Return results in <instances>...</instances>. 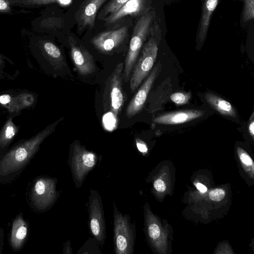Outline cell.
I'll list each match as a JSON object with an SVG mask.
<instances>
[{"label": "cell", "mask_w": 254, "mask_h": 254, "mask_svg": "<svg viewBox=\"0 0 254 254\" xmlns=\"http://www.w3.org/2000/svg\"><path fill=\"white\" fill-rule=\"evenodd\" d=\"M128 0H111L99 12L98 18L103 20L118 11Z\"/></svg>", "instance_id": "21"}, {"label": "cell", "mask_w": 254, "mask_h": 254, "mask_svg": "<svg viewBox=\"0 0 254 254\" xmlns=\"http://www.w3.org/2000/svg\"><path fill=\"white\" fill-rule=\"evenodd\" d=\"M128 27L125 24L103 31L91 39V42L100 52L109 53L120 46L127 38Z\"/></svg>", "instance_id": "10"}, {"label": "cell", "mask_w": 254, "mask_h": 254, "mask_svg": "<svg viewBox=\"0 0 254 254\" xmlns=\"http://www.w3.org/2000/svg\"><path fill=\"white\" fill-rule=\"evenodd\" d=\"M195 186L197 189L199 190L201 192L205 193L207 190V188L204 185L200 183H196L195 184Z\"/></svg>", "instance_id": "33"}, {"label": "cell", "mask_w": 254, "mask_h": 254, "mask_svg": "<svg viewBox=\"0 0 254 254\" xmlns=\"http://www.w3.org/2000/svg\"><path fill=\"white\" fill-rule=\"evenodd\" d=\"M155 18V11L149 10L139 17L135 24L124 64L123 79L126 82L129 81L132 69L149 35Z\"/></svg>", "instance_id": "2"}, {"label": "cell", "mask_w": 254, "mask_h": 254, "mask_svg": "<svg viewBox=\"0 0 254 254\" xmlns=\"http://www.w3.org/2000/svg\"><path fill=\"white\" fill-rule=\"evenodd\" d=\"M99 246L95 238H89L77 254H101Z\"/></svg>", "instance_id": "23"}, {"label": "cell", "mask_w": 254, "mask_h": 254, "mask_svg": "<svg viewBox=\"0 0 254 254\" xmlns=\"http://www.w3.org/2000/svg\"><path fill=\"white\" fill-rule=\"evenodd\" d=\"M113 205V243L116 254H132L135 239V226L130 217L123 214Z\"/></svg>", "instance_id": "4"}, {"label": "cell", "mask_w": 254, "mask_h": 254, "mask_svg": "<svg viewBox=\"0 0 254 254\" xmlns=\"http://www.w3.org/2000/svg\"><path fill=\"white\" fill-rule=\"evenodd\" d=\"M205 99L220 114L233 118L237 116L235 109L227 100L212 93H207L205 95Z\"/></svg>", "instance_id": "18"}, {"label": "cell", "mask_w": 254, "mask_h": 254, "mask_svg": "<svg viewBox=\"0 0 254 254\" xmlns=\"http://www.w3.org/2000/svg\"><path fill=\"white\" fill-rule=\"evenodd\" d=\"M72 253L70 242L68 240L64 244L63 254H71Z\"/></svg>", "instance_id": "32"}, {"label": "cell", "mask_w": 254, "mask_h": 254, "mask_svg": "<svg viewBox=\"0 0 254 254\" xmlns=\"http://www.w3.org/2000/svg\"><path fill=\"white\" fill-rule=\"evenodd\" d=\"M248 130L250 134L253 138L254 136V114L253 113L250 118V122L248 126Z\"/></svg>", "instance_id": "31"}, {"label": "cell", "mask_w": 254, "mask_h": 254, "mask_svg": "<svg viewBox=\"0 0 254 254\" xmlns=\"http://www.w3.org/2000/svg\"><path fill=\"white\" fill-rule=\"evenodd\" d=\"M123 63L118 64L108 77L103 93V107L117 119L126 100L123 88Z\"/></svg>", "instance_id": "5"}, {"label": "cell", "mask_w": 254, "mask_h": 254, "mask_svg": "<svg viewBox=\"0 0 254 254\" xmlns=\"http://www.w3.org/2000/svg\"><path fill=\"white\" fill-rule=\"evenodd\" d=\"M161 67L160 63H158L138 88L137 92L127 107L126 116L127 118H132L142 109L149 91L160 71Z\"/></svg>", "instance_id": "11"}, {"label": "cell", "mask_w": 254, "mask_h": 254, "mask_svg": "<svg viewBox=\"0 0 254 254\" xmlns=\"http://www.w3.org/2000/svg\"><path fill=\"white\" fill-rule=\"evenodd\" d=\"M135 143L138 150L142 153H146L148 151V148L145 143L139 138H136Z\"/></svg>", "instance_id": "29"}, {"label": "cell", "mask_w": 254, "mask_h": 254, "mask_svg": "<svg viewBox=\"0 0 254 254\" xmlns=\"http://www.w3.org/2000/svg\"><path fill=\"white\" fill-rule=\"evenodd\" d=\"M190 97V92H175L170 96L172 101L178 105L187 104L189 101Z\"/></svg>", "instance_id": "26"}, {"label": "cell", "mask_w": 254, "mask_h": 254, "mask_svg": "<svg viewBox=\"0 0 254 254\" xmlns=\"http://www.w3.org/2000/svg\"><path fill=\"white\" fill-rule=\"evenodd\" d=\"M243 19L247 22L254 18V0H243Z\"/></svg>", "instance_id": "25"}, {"label": "cell", "mask_w": 254, "mask_h": 254, "mask_svg": "<svg viewBox=\"0 0 254 254\" xmlns=\"http://www.w3.org/2000/svg\"><path fill=\"white\" fill-rule=\"evenodd\" d=\"M99 157L88 150L78 140L70 145L68 164L76 188H80L88 174L97 166Z\"/></svg>", "instance_id": "3"}, {"label": "cell", "mask_w": 254, "mask_h": 254, "mask_svg": "<svg viewBox=\"0 0 254 254\" xmlns=\"http://www.w3.org/2000/svg\"><path fill=\"white\" fill-rule=\"evenodd\" d=\"M27 233L25 222L21 216L14 221L11 229L10 242L15 249H19L23 244Z\"/></svg>", "instance_id": "19"}, {"label": "cell", "mask_w": 254, "mask_h": 254, "mask_svg": "<svg viewBox=\"0 0 254 254\" xmlns=\"http://www.w3.org/2000/svg\"><path fill=\"white\" fill-rule=\"evenodd\" d=\"M10 4L24 5L29 7L51 4L58 0H8Z\"/></svg>", "instance_id": "24"}, {"label": "cell", "mask_w": 254, "mask_h": 254, "mask_svg": "<svg viewBox=\"0 0 254 254\" xmlns=\"http://www.w3.org/2000/svg\"><path fill=\"white\" fill-rule=\"evenodd\" d=\"M1 118V114L0 113V123H1V121H0Z\"/></svg>", "instance_id": "34"}, {"label": "cell", "mask_w": 254, "mask_h": 254, "mask_svg": "<svg viewBox=\"0 0 254 254\" xmlns=\"http://www.w3.org/2000/svg\"><path fill=\"white\" fill-rule=\"evenodd\" d=\"M158 44L152 35L143 45L140 55L132 69L129 80L131 93H134L148 75L156 61Z\"/></svg>", "instance_id": "6"}, {"label": "cell", "mask_w": 254, "mask_h": 254, "mask_svg": "<svg viewBox=\"0 0 254 254\" xmlns=\"http://www.w3.org/2000/svg\"><path fill=\"white\" fill-rule=\"evenodd\" d=\"M15 66V64L10 59L0 54V79H12L15 77L16 74L11 72Z\"/></svg>", "instance_id": "20"}, {"label": "cell", "mask_w": 254, "mask_h": 254, "mask_svg": "<svg viewBox=\"0 0 254 254\" xmlns=\"http://www.w3.org/2000/svg\"><path fill=\"white\" fill-rule=\"evenodd\" d=\"M88 211L90 232L100 246L103 247L106 239V221L101 196L94 189L89 191Z\"/></svg>", "instance_id": "7"}, {"label": "cell", "mask_w": 254, "mask_h": 254, "mask_svg": "<svg viewBox=\"0 0 254 254\" xmlns=\"http://www.w3.org/2000/svg\"><path fill=\"white\" fill-rule=\"evenodd\" d=\"M237 151L244 169L253 177L254 164L252 158L246 151L240 147H237Z\"/></svg>", "instance_id": "22"}, {"label": "cell", "mask_w": 254, "mask_h": 254, "mask_svg": "<svg viewBox=\"0 0 254 254\" xmlns=\"http://www.w3.org/2000/svg\"><path fill=\"white\" fill-rule=\"evenodd\" d=\"M56 178L43 177L36 180L32 190L31 199L39 209L44 210L52 205L59 195L56 190Z\"/></svg>", "instance_id": "9"}, {"label": "cell", "mask_w": 254, "mask_h": 254, "mask_svg": "<svg viewBox=\"0 0 254 254\" xmlns=\"http://www.w3.org/2000/svg\"><path fill=\"white\" fill-rule=\"evenodd\" d=\"M219 0H204L200 21L198 29L197 40L203 43L207 36L210 18Z\"/></svg>", "instance_id": "17"}, {"label": "cell", "mask_w": 254, "mask_h": 254, "mask_svg": "<svg viewBox=\"0 0 254 254\" xmlns=\"http://www.w3.org/2000/svg\"><path fill=\"white\" fill-rule=\"evenodd\" d=\"M69 44L71 57L78 72L83 76L94 72L96 70V65L90 52L72 37L69 38Z\"/></svg>", "instance_id": "12"}, {"label": "cell", "mask_w": 254, "mask_h": 254, "mask_svg": "<svg viewBox=\"0 0 254 254\" xmlns=\"http://www.w3.org/2000/svg\"><path fill=\"white\" fill-rule=\"evenodd\" d=\"M20 113H10L0 129V152L5 150L18 133L20 126L16 125L13 119Z\"/></svg>", "instance_id": "16"}, {"label": "cell", "mask_w": 254, "mask_h": 254, "mask_svg": "<svg viewBox=\"0 0 254 254\" xmlns=\"http://www.w3.org/2000/svg\"><path fill=\"white\" fill-rule=\"evenodd\" d=\"M63 119V118L59 119L30 138L19 142L6 152L0 160V175H10L24 166Z\"/></svg>", "instance_id": "1"}, {"label": "cell", "mask_w": 254, "mask_h": 254, "mask_svg": "<svg viewBox=\"0 0 254 254\" xmlns=\"http://www.w3.org/2000/svg\"><path fill=\"white\" fill-rule=\"evenodd\" d=\"M154 189L158 191L163 192L166 190L165 183L162 180L158 179L154 181L153 183Z\"/></svg>", "instance_id": "28"}, {"label": "cell", "mask_w": 254, "mask_h": 254, "mask_svg": "<svg viewBox=\"0 0 254 254\" xmlns=\"http://www.w3.org/2000/svg\"><path fill=\"white\" fill-rule=\"evenodd\" d=\"M10 11L8 0H0V13H8Z\"/></svg>", "instance_id": "30"}, {"label": "cell", "mask_w": 254, "mask_h": 254, "mask_svg": "<svg viewBox=\"0 0 254 254\" xmlns=\"http://www.w3.org/2000/svg\"><path fill=\"white\" fill-rule=\"evenodd\" d=\"M225 196V191L221 189H216L212 190L209 193L210 199L214 201H220L222 200Z\"/></svg>", "instance_id": "27"}, {"label": "cell", "mask_w": 254, "mask_h": 254, "mask_svg": "<svg viewBox=\"0 0 254 254\" xmlns=\"http://www.w3.org/2000/svg\"><path fill=\"white\" fill-rule=\"evenodd\" d=\"M39 47L44 58L55 69L61 70L66 65L61 50L53 43L41 41Z\"/></svg>", "instance_id": "15"}, {"label": "cell", "mask_w": 254, "mask_h": 254, "mask_svg": "<svg viewBox=\"0 0 254 254\" xmlns=\"http://www.w3.org/2000/svg\"><path fill=\"white\" fill-rule=\"evenodd\" d=\"M106 0H85L75 14L78 31L92 29L99 9Z\"/></svg>", "instance_id": "13"}, {"label": "cell", "mask_w": 254, "mask_h": 254, "mask_svg": "<svg viewBox=\"0 0 254 254\" xmlns=\"http://www.w3.org/2000/svg\"><path fill=\"white\" fill-rule=\"evenodd\" d=\"M150 0H128L118 11L105 18V25L114 28L131 18L140 17L149 11Z\"/></svg>", "instance_id": "8"}, {"label": "cell", "mask_w": 254, "mask_h": 254, "mask_svg": "<svg viewBox=\"0 0 254 254\" xmlns=\"http://www.w3.org/2000/svg\"><path fill=\"white\" fill-rule=\"evenodd\" d=\"M204 113L203 111L196 110L172 112L156 117L153 120V122L162 125H178L199 118Z\"/></svg>", "instance_id": "14"}]
</instances>
